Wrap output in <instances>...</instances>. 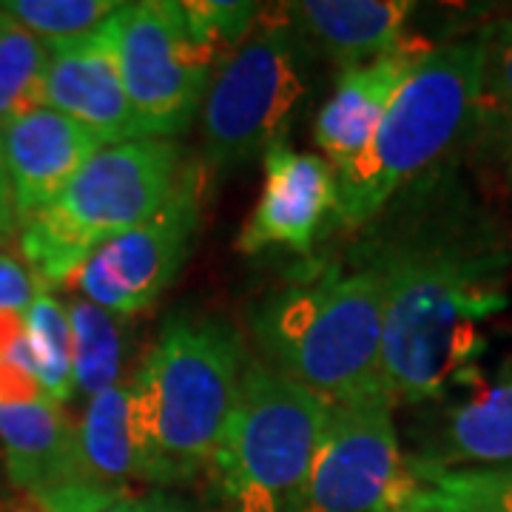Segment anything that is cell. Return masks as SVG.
<instances>
[{
  "label": "cell",
  "mask_w": 512,
  "mask_h": 512,
  "mask_svg": "<svg viewBox=\"0 0 512 512\" xmlns=\"http://www.w3.org/2000/svg\"><path fill=\"white\" fill-rule=\"evenodd\" d=\"M202 222V174L185 168L171 200L120 237L103 242L80 271L74 285L83 299L114 316H134L151 308L177 279L194 251Z\"/></svg>",
  "instance_id": "obj_10"
},
{
  "label": "cell",
  "mask_w": 512,
  "mask_h": 512,
  "mask_svg": "<svg viewBox=\"0 0 512 512\" xmlns=\"http://www.w3.org/2000/svg\"><path fill=\"white\" fill-rule=\"evenodd\" d=\"M0 146L20 225L49 208L106 143L72 117L37 106L0 128Z\"/></svg>",
  "instance_id": "obj_13"
},
{
  "label": "cell",
  "mask_w": 512,
  "mask_h": 512,
  "mask_svg": "<svg viewBox=\"0 0 512 512\" xmlns=\"http://www.w3.org/2000/svg\"><path fill=\"white\" fill-rule=\"evenodd\" d=\"M259 362L325 404L390 399L382 373L384 274L362 251L271 293L251 316ZM393 402V399H390Z\"/></svg>",
  "instance_id": "obj_2"
},
{
  "label": "cell",
  "mask_w": 512,
  "mask_h": 512,
  "mask_svg": "<svg viewBox=\"0 0 512 512\" xmlns=\"http://www.w3.org/2000/svg\"><path fill=\"white\" fill-rule=\"evenodd\" d=\"M484 32L430 49L396 92L373 146L336 177L333 217L362 228L450 154L478 117Z\"/></svg>",
  "instance_id": "obj_4"
},
{
  "label": "cell",
  "mask_w": 512,
  "mask_h": 512,
  "mask_svg": "<svg viewBox=\"0 0 512 512\" xmlns=\"http://www.w3.org/2000/svg\"><path fill=\"white\" fill-rule=\"evenodd\" d=\"M183 171L177 140L146 137L100 148L49 208L20 222V256L37 288L69 282L103 242L151 220Z\"/></svg>",
  "instance_id": "obj_5"
},
{
  "label": "cell",
  "mask_w": 512,
  "mask_h": 512,
  "mask_svg": "<svg viewBox=\"0 0 512 512\" xmlns=\"http://www.w3.org/2000/svg\"><path fill=\"white\" fill-rule=\"evenodd\" d=\"M12 231H6V228H0V242H3V237H9Z\"/></svg>",
  "instance_id": "obj_31"
},
{
  "label": "cell",
  "mask_w": 512,
  "mask_h": 512,
  "mask_svg": "<svg viewBox=\"0 0 512 512\" xmlns=\"http://www.w3.org/2000/svg\"><path fill=\"white\" fill-rule=\"evenodd\" d=\"M296 37L342 72L393 55L407 43L410 0H299L282 6Z\"/></svg>",
  "instance_id": "obj_15"
},
{
  "label": "cell",
  "mask_w": 512,
  "mask_h": 512,
  "mask_svg": "<svg viewBox=\"0 0 512 512\" xmlns=\"http://www.w3.org/2000/svg\"><path fill=\"white\" fill-rule=\"evenodd\" d=\"M15 225H18V220H15V202H12L9 174H6V160H3V146H0V228L12 231Z\"/></svg>",
  "instance_id": "obj_27"
},
{
  "label": "cell",
  "mask_w": 512,
  "mask_h": 512,
  "mask_svg": "<svg viewBox=\"0 0 512 512\" xmlns=\"http://www.w3.org/2000/svg\"><path fill=\"white\" fill-rule=\"evenodd\" d=\"M328 407L305 387L248 359L214 467L231 512H299Z\"/></svg>",
  "instance_id": "obj_6"
},
{
  "label": "cell",
  "mask_w": 512,
  "mask_h": 512,
  "mask_svg": "<svg viewBox=\"0 0 512 512\" xmlns=\"http://www.w3.org/2000/svg\"><path fill=\"white\" fill-rule=\"evenodd\" d=\"M151 507V493L148 495H126L120 501H114L109 510L103 512H148Z\"/></svg>",
  "instance_id": "obj_29"
},
{
  "label": "cell",
  "mask_w": 512,
  "mask_h": 512,
  "mask_svg": "<svg viewBox=\"0 0 512 512\" xmlns=\"http://www.w3.org/2000/svg\"><path fill=\"white\" fill-rule=\"evenodd\" d=\"M308 94L305 43L285 9L262 12L251 35L217 66L202 100V154L211 168H237L285 143Z\"/></svg>",
  "instance_id": "obj_7"
},
{
  "label": "cell",
  "mask_w": 512,
  "mask_h": 512,
  "mask_svg": "<svg viewBox=\"0 0 512 512\" xmlns=\"http://www.w3.org/2000/svg\"><path fill=\"white\" fill-rule=\"evenodd\" d=\"M265 183L251 217L237 237V251L259 254L288 248L308 254L319 228L333 214L336 177L322 154H305L288 143H276L262 157Z\"/></svg>",
  "instance_id": "obj_11"
},
{
  "label": "cell",
  "mask_w": 512,
  "mask_h": 512,
  "mask_svg": "<svg viewBox=\"0 0 512 512\" xmlns=\"http://www.w3.org/2000/svg\"><path fill=\"white\" fill-rule=\"evenodd\" d=\"M413 470L419 490L404 512H512V464Z\"/></svg>",
  "instance_id": "obj_20"
},
{
  "label": "cell",
  "mask_w": 512,
  "mask_h": 512,
  "mask_svg": "<svg viewBox=\"0 0 512 512\" xmlns=\"http://www.w3.org/2000/svg\"><path fill=\"white\" fill-rule=\"evenodd\" d=\"M43 106L72 117L106 146L146 140L117 69L109 23L86 37L49 43Z\"/></svg>",
  "instance_id": "obj_12"
},
{
  "label": "cell",
  "mask_w": 512,
  "mask_h": 512,
  "mask_svg": "<svg viewBox=\"0 0 512 512\" xmlns=\"http://www.w3.org/2000/svg\"><path fill=\"white\" fill-rule=\"evenodd\" d=\"M23 322H26V345L43 399L57 407L72 402V328H69L66 305L57 302L52 293L40 291L23 313Z\"/></svg>",
  "instance_id": "obj_21"
},
{
  "label": "cell",
  "mask_w": 512,
  "mask_h": 512,
  "mask_svg": "<svg viewBox=\"0 0 512 512\" xmlns=\"http://www.w3.org/2000/svg\"><path fill=\"white\" fill-rule=\"evenodd\" d=\"M185 15L194 32L214 49V55L225 57L237 49L259 20V3H234V0H194L183 3Z\"/></svg>",
  "instance_id": "obj_25"
},
{
  "label": "cell",
  "mask_w": 512,
  "mask_h": 512,
  "mask_svg": "<svg viewBox=\"0 0 512 512\" xmlns=\"http://www.w3.org/2000/svg\"><path fill=\"white\" fill-rule=\"evenodd\" d=\"M0 444L9 476L32 498L80 473L77 427L46 399L0 404Z\"/></svg>",
  "instance_id": "obj_17"
},
{
  "label": "cell",
  "mask_w": 512,
  "mask_h": 512,
  "mask_svg": "<svg viewBox=\"0 0 512 512\" xmlns=\"http://www.w3.org/2000/svg\"><path fill=\"white\" fill-rule=\"evenodd\" d=\"M148 512H197L188 501H183L180 495H168V493H151V507Z\"/></svg>",
  "instance_id": "obj_28"
},
{
  "label": "cell",
  "mask_w": 512,
  "mask_h": 512,
  "mask_svg": "<svg viewBox=\"0 0 512 512\" xmlns=\"http://www.w3.org/2000/svg\"><path fill=\"white\" fill-rule=\"evenodd\" d=\"M49 43L0 12V128L43 106Z\"/></svg>",
  "instance_id": "obj_22"
},
{
  "label": "cell",
  "mask_w": 512,
  "mask_h": 512,
  "mask_svg": "<svg viewBox=\"0 0 512 512\" xmlns=\"http://www.w3.org/2000/svg\"><path fill=\"white\" fill-rule=\"evenodd\" d=\"M504 131V146H501V160H504V180L510 185L512 191V120L501 126Z\"/></svg>",
  "instance_id": "obj_30"
},
{
  "label": "cell",
  "mask_w": 512,
  "mask_h": 512,
  "mask_svg": "<svg viewBox=\"0 0 512 512\" xmlns=\"http://www.w3.org/2000/svg\"><path fill=\"white\" fill-rule=\"evenodd\" d=\"M40 293L35 276L9 251H0V313H26Z\"/></svg>",
  "instance_id": "obj_26"
},
{
  "label": "cell",
  "mask_w": 512,
  "mask_h": 512,
  "mask_svg": "<svg viewBox=\"0 0 512 512\" xmlns=\"http://www.w3.org/2000/svg\"><path fill=\"white\" fill-rule=\"evenodd\" d=\"M504 126L512 120V18L484 29V60L478 86V117Z\"/></svg>",
  "instance_id": "obj_24"
},
{
  "label": "cell",
  "mask_w": 512,
  "mask_h": 512,
  "mask_svg": "<svg viewBox=\"0 0 512 512\" xmlns=\"http://www.w3.org/2000/svg\"><path fill=\"white\" fill-rule=\"evenodd\" d=\"M131 109L146 137L174 140L202 109L220 57L202 40L183 3L137 0L123 3L109 20Z\"/></svg>",
  "instance_id": "obj_8"
},
{
  "label": "cell",
  "mask_w": 512,
  "mask_h": 512,
  "mask_svg": "<svg viewBox=\"0 0 512 512\" xmlns=\"http://www.w3.org/2000/svg\"><path fill=\"white\" fill-rule=\"evenodd\" d=\"M66 311L72 328L74 393L94 399L97 393L123 382L126 325L123 316L103 311L89 299H74Z\"/></svg>",
  "instance_id": "obj_19"
},
{
  "label": "cell",
  "mask_w": 512,
  "mask_h": 512,
  "mask_svg": "<svg viewBox=\"0 0 512 512\" xmlns=\"http://www.w3.org/2000/svg\"><path fill=\"white\" fill-rule=\"evenodd\" d=\"M77 456L83 476L109 490L128 493L131 481L148 484L131 379L89 399L83 421L77 424Z\"/></svg>",
  "instance_id": "obj_18"
},
{
  "label": "cell",
  "mask_w": 512,
  "mask_h": 512,
  "mask_svg": "<svg viewBox=\"0 0 512 512\" xmlns=\"http://www.w3.org/2000/svg\"><path fill=\"white\" fill-rule=\"evenodd\" d=\"M245 367V339L228 319L180 313L165 322L131 376L148 484H183L214 461Z\"/></svg>",
  "instance_id": "obj_3"
},
{
  "label": "cell",
  "mask_w": 512,
  "mask_h": 512,
  "mask_svg": "<svg viewBox=\"0 0 512 512\" xmlns=\"http://www.w3.org/2000/svg\"><path fill=\"white\" fill-rule=\"evenodd\" d=\"M359 251L384 274L382 373L393 404L436 402L487 350V322L510 302L512 254L453 191H416Z\"/></svg>",
  "instance_id": "obj_1"
},
{
  "label": "cell",
  "mask_w": 512,
  "mask_h": 512,
  "mask_svg": "<svg viewBox=\"0 0 512 512\" xmlns=\"http://www.w3.org/2000/svg\"><path fill=\"white\" fill-rule=\"evenodd\" d=\"M390 399L333 404L299 512H404L419 478L402 453Z\"/></svg>",
  "instance_id": "obj_9"
},
{
  "label": "cell",
  "mask_w": 512,
  "mask_h": 512,
  "mask_svg": "<svg viewBox=\"0 0 512 512\" xmlns=\"http://www.w3.org/2000/svg\"><path fill=\"white\" fill-rule=\"evenodd\" d=\"M430 49L433 46L407 37V43L393 55L339 74L328 103L313 123V140L322 151V160H328L333 168V177L348 174L359 165L367 148L373 146V137L396 92Z\"/></svg>",
  "instance_id": "obj_14"
},
{
  "label": "cell",
  "mask_w": 512,
  "mask_h": 512,
  "mask_svg": "<svg viewBox=\"0 0 512 512\" xmlns=\"http://www.w3.org/2000/svg\"><path fill=\"white\" fill-rule=\"evenodd\" d=\"M410 461L430 470L512 464V362L476 393L447 407L421 444V456Z\"/></svg>",
  "instance_id": "obj_16"
},
{
  "label": "cell",
  "mask_w": 512,
  "mask_h": 512,
  "mask_svg": "<svg viewBox=\"0 0 512 512\" xmlns=\"http://www.w3.org/2000/svg\"><path fill=\"white\" fill-rule=\"evenodd\" d=\"M120 6V0H3L0 12L43 43H63L103 29Z\"/></svg>",
  "instance_id": "obj_23"
}]
</instances>
